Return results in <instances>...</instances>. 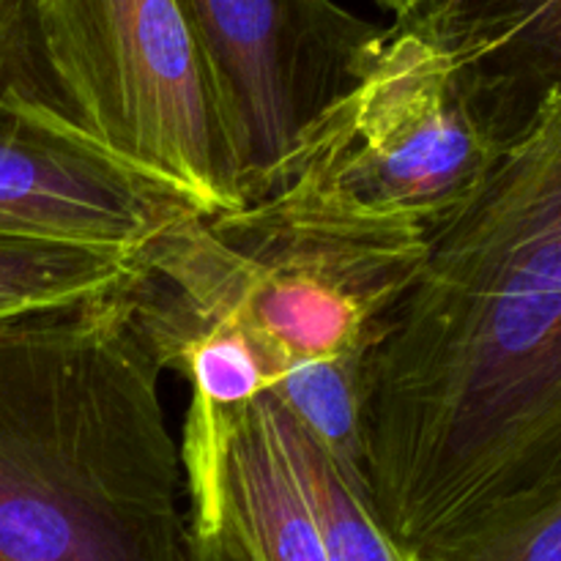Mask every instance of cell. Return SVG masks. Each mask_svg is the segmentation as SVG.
<instances>
[{
    "instance_id": "10",
    "label": "cell",
    "mask_w": 561,
    "mask_h": 561,
    "mask_svg": "<svg viewBox=\"0 0 561 561\" xmlns=\"http://www.w3.org/2000/svg\"><path fill=\"white\" fill-rule=\"evenodd\" d=\"M137 252L0 239V321L115 288Z\"/></svg>"
},
{
    "instance_id": "7",
    "label": "cell",
    "mask_w": 561,
    "mask_h": 561,
    "mask_svg": "<svg viewBox=\"0 0 561 561\" xmlns=\"http://www.w3.org/2000/svg\"><path fill=\"white\" fill-rule=\"evenodd\" d=\"M195 211L96 146L53 99L0 102V239L137 252Z\"/></svg>"
},
{
    "instance_id": "1",
    "label": "cell",
    "mask_w": 561,
    "mask_h": 561,
    "mask_svg": "<svg viewBox=\"0 0 561 561\" xmlns=\"http://www.w3.org/2000/svg\"><path fill=\"white\" fill-rule=\"evenodd\" d=\"M367 496L405 553L561 480V99L427 255L356 387Z\"/></svg>"
},
{
    "instance_id": "5",
    "label": "cell",
    "mask_w": 561,
    "mask_h": 561,
    "mask_svg": "<svg viewBox=\"0 0 561 561\" xmlns=\"http://www.w3.org/2000/svg\"><path fill=\"white\" fill-rule=\"evenodd\" d=\"M42 64L96 146L203 214L244 206L233 129L184 0H36Z\"/></svg>"
},
{
    "instance_id": "6",
    "label": "cell",
    "mask_w": 561,
    "mask_h": 561,
    "mask_svg": "<svg viewBox=\"0 0 561 561\" xmlns=\"http://www.w3.org/2000/svg\"><path fill=\"white\" fill-rule=\"evenodd\" d=\"M257 201L312 124L365 71L387 31L337 0H184Z\"/></svg>"
},
{
    "instance_id": "4",
    "label": "cell",
    "mask_w": 561,
    "mask_h": 561,
    "mask_svg": "<svg viewBox=\"0 0 561 561\" xmlns=\"http://www.w3.org/2000/svg\"><path fill=\"white\" fill-rule=\"evenodd\" d=\"M513 146L453 64L420 33L392 25L257 201L427 236L480 197Z\"/></svg>"
},
{
    "instance_id": "13",
    "label": "cell",
    "mask_w": 561,
    "mask_h": 561,
    "mask_svg": "<svg viewBox=\"0 0 561 561\" xmlns=\"http://www.w3.org/2000/svg\"><path fill=\"white\" fill-rule=\"evenodd\" d=\"M190 518V561H247L241 548L219 520Z\"/></svg>"
},
{
    "instance_id": "12",
    "label": "cell",
    "mask_w": 561,
    "mask_h": 561,
    "mask_svg": "<svg viewBox=\"0 0 561 561\" xmlns=\"http://www.w3.org/2000/svg\"><path fill=\"white\" fill-rule=\"evenodd\" d=\"M9 96L58 102L38 49L36 0H0V102Z\"/></svg>"
},
{
    "instance_id": "8",
    "label": "cell",
    "mask_w": 561,
    "mask_h": 561,
    "mask_svg": "<svg viewBox=\"0 0 561 561\" xmlns=\"http://www.w3.org/2000/svg\"><path fill=\"white\" fill-rule=\"evenodd\" d=\"M398 27L420 33L507 142L561 99V0H431Z\"/></svg>"
},
{
    "instance_id": "9",
    "label": "cell",
    "mask_w": 561,
    "mask_h": 561,
    "mask_svg": "<svg viewBox=\"0 0 561 561\" xmlns=\"http://www.w3.org/2000/svg\"><path fill=\"white\" fill-rule=\"evenodd\" d=\"M266 409L274 442L305 493L327 561H411L387 535L365 488L340 469L327 447L279 400L266 394Z\"/></svg>"
},
{
    "instance_id": "3",
    "label": "cell",
    "mask_w": 561,
    "mask_h": 561,
    "mask_svg": "<svg viewBox=\"0 0 561 561\" xmlns=\"http://www.w3.org/2000/svg\"><path fill=\"white\" fill-rule=\"evenodd\" d=\"M427 255V236L274 203L186 214L135 255L118 290L140 323L236 332L279 400L359 488L356 387L367 351Z\"/></svg>"
},
{
    "instance_id": "11",
    "label": "cell",
    "mask_w": 561,
    "mask_h": 561,
    "mask_svg": "<svg viewBox=\"0 0 561 561\" xmlns=\"http://www.w3.org/2000/svg\"><path fill=\"white\" fill-rule=\"evenodd\" d=\"M411 561H561V480L491 504L409 551Z\"/></svg>"
},
{
    "instance_id": "2",
    "label": "cell",
    "mask_w": 561,
    "mask_h": 561,
    "mask_svg": "<svg viewBox=\"0 0 561 561\" xmlns=\"http://www.w3.org/2000/svg\"><path fill=\"white\" fill-rule=\"evenodd\" d=\"M118 285L0 321V561H190L164 370Z\"/></svg>"
}]
</instances>
